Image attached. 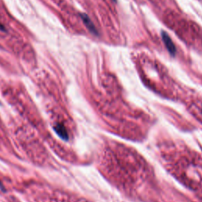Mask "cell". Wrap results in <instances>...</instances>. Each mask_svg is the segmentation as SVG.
<instances>
[{
    "label": "cell",
    "instance_id": "5",
    "mask_svg": "<svg viewBox=\"0 0 202 202\" xmlns=\"http://www.w3.org/2000/svg\"><path fill=\"white\" fill-rule=\"evenodd\" d=\"M54 129H55V133L58 134L62 139L65 140V141H67V140H68V133H67V130H66L64 125L62 124V123H57V124L54 126Z\"/></svg>",
    "mask_w": 202,
    "mask_h": 202
},
{
    "label": "cell",
    "instance_id": "6",
    "mask_svg": "<svg viewBox=\"0 0 202 202\" xmlns=\"http://www.w3.org/2000/svg\"><path fill=\"white\" fill-rule=\"evenodd\" d=\"M81 18H82L83 22H84V23L85 24V25L87 26V28L90 30V32L93 33H94L95 35H97L98 34L97 30H96V27H95V25H93V23L92 22V21L90 20L89 18H88V17L85 14H81Z\"/></svg>",
    "mask_w": 202,
    "mask_h": 202
},
{
    "label": "cell",
    "instance_id": "3",
    "mask_svg": "<svg viewBox=\"0 0 202 202\" xmlns=\"http://www.w3.org/2000/svg\"><path fill=\"white\" fill-rule=\"evenodd\" d=\"M188 110L194 118L202 123V99H195L188 103Z\"/></svg>",
    "mask_w": 202,
    "mask_h": 202
},
{
    "label": "cell",
    "instance_id": "2",
    "mask_svg": "<svg viewBox=\"0 0 202 202\" xmlns=\"http://www.w3.org/2000/svg\"><path fill=\"white\" fill-rule=\"evenodd\" d=\"M160 153L165 167L177 180L191 189H202L201 155L175 144L164 146Z\"/></svg>",
    "mask_w": 202,
    "mask_h": 202
},
{
    "label": "cell",
    "instance_id": "1",
    "mask_svg": "<svg viewBox=\"0 0 202 202\" xmlns=\"http://www.w3.org/2000/svg\"><path fill=\"white\" fill-rule=\"evenodd\" d=\"M101 170L119 188L136 190L150 179L149 164L141 154L125 144L111 142L101 151Z\"/></svg>",
    "mask_w": 202,
    "mask_h": 202
},
{
    "label": "cell",
    "instance_id": "4",
    "mask_svg": "<svg viewBox=\"0 0 202 202\" xmlns=\"http://www.w3.org/2000/svg\"><path fill=\"white\" fill-rule=\"evenodd\" d=\"M161 36H162L163 41H164L166 48L167 49L168 52H169L171 55L174 56V55L176 54V48L175 46H174V43H173L172 40H171V37L167 35L165 32H162Z\"/></svg>",
    "mask_w": 202,
    "mask_h": 202
},
{
    "label": "cell",
    "instance_id": "7",
    "mask_svg": "<svg viewBox=\"0 0 202 202\" xmlns=\"http://www.w3.org/2000/svg\"><path fill=\"white\" fill-rule=\"evenodd\" d=\"M0 189H3V190H4V189H3V184L1 183V182H0Z\"/></svg>",
    "mask_w": 202,
    "mask_h": 202
}]
</instances>
